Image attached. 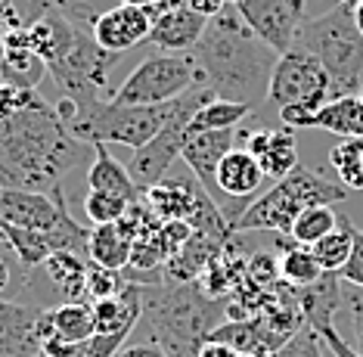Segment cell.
I'll return each instance as SVG.
<instances>
[{
  "instance_id": "1",
  "label": "cell",
  "mask_w": 363,
  "mask_h": 357,
  "mask_svg": "<svg viewBox=\"0 0 363 357\" xmlns=\"http://www.w3.org/2000/svg\"><path fill=\"white\" fill-rule=\"evenodd\" d=\"M84 146L35 90L0 87V187L56 193Z\"/></svg>"
},
{
  "instance_id": "2",
  "label": "cell",
  "mask_w": 363,
  "mask_h": 357,
  "mask_svg": "<svg viewBox=\"0 0 363 357\" xmlns=\"http://www.w3.org/2000/svg\"><path fill=\"white\" fill-rule=\"evenodd\" d=\"M193 60L199 84L211 87L214 97L255 109L261 99H267L279 53L249 28L236 4H227L205 25L202 40L193 47Z\"/></svg>"
},
{
  "instance_id": "3",
  "label": "cell",
  "mask_w": 363,
  "mask_h": 357,
  "mask_svg": "<svg viewBox=\"0 0 363 357\" xmlns=\"http://www.w3.org/2000/svg\"><path fill=\"white\" fill-rule=\"evenodd\" d=\"M143 320L150 326V342L168 357H199L220 320H227V298L205 295L199 283H159L143 286Z\"/></svg>"
},
{
  "instance_id": "4",
  "label": "cell",
  "mask_w": 363,
  "mask_h": 357,
  "mask_svg": "<svg viewBox=\"0 0 363 357\" xmlns=\"http://www.w3.org/2000/svg\"><path fill=\"white\" fill-rule=\"evenodd\" d=\"M348 196V190L342 184H333V180L320 177L317 171L308 168H295L289 171L286 177H279L270 190L255 199L249 209L242 212V218L233 224V234H252V230H277V234L289 236L295 218L304 209H313V205H335Z\"/></svg>"
},
{
  "instance_id": "5",
  "label": "cell",
  "mask_w": 363,
  "mask_h": 357,
  "mask_svg": "<svg viewBox=\"0 0 363 357\" xmlns=\"http://www.w3.org/2000/svg\"><path fill=\"white\" fill-rule=\"evenodd\" d=\"M298 47L313 53L333 78V97H351L363 87V35L354 22V10L335 6L317 19H308L298 31Z\"/></svg>"
},
{
  "instance_id": "6",
  "label": "cell",
  "mask_w": 363,
  "mask_h": 357,
  "mask_svg": "<svg viewBox=\"0 0 363 357\" xmlns=\"http://www.w3.org/2000/svg\"><path fill=\"white\" fill-rule=\"evenodd\" d=\"M267 99L279 109L286 128H304V119L333 99V78L317 56L295 44L277 60Z\"/></svg>"
},
{
  "instance_id": "7",
  "label": "cell",
  "mask_w": 363,
  "mask_h": 357,
  "mask_svg": "<svg viewBox=\"0 0 363 357\" xmlns=\"http://www.w3.org/2000/svg\"><path fill=\"white\" fill-rule=\"evenodd\" d=\"M193 84H199L193 53H152L128 75L112 99L121 106H164Z\"/></svg>"
},
{
  "instance_id": "8",
  "label": "cell",
  "mask_w": 363,
  "mask_h": 357,
  "mask_svg": "<svg viewBox=\"0 0 363 357\" xmlns=\"http://www.w3.org/2000/svg\"><path fill=\"white\" fill-rule=\"evenodd\" d=\"M118 53H109L96 44L94 38H81L65 60L53 62L50 72L56 78V84L62 87L65 103H72L75 109L81 106H90L100 99V90L106 87V78H109V69L118 62Z\"/></svg>"
},
{
  "instance_id": "9",
  "label": "cell",
  "mask_w": 363,
  "mask_h": 357,
  "mask_svg": "<svg viewBox=\"0 0 363 357\" xmlns=\"http://www.w3.org/2000/svg\"><path fill=\"white\" fill-rule=\"evenodd\" d=\"M308 0H239V16L249 22V28L258 35L270 50L279 56L295 47L304 19Z\"/></svg>"
},
{
  "instance_id": "10",
  "label": "cell",
  "mask_w": 363,
  "mask_h": 357,
  "mask_svg": "<svg viewBox=\"0 0 363 357\" xmlns=\"http://www.w3.org/2000/svg\"><path fill=\"white\" fill-rule=\"evenodd\" d=\"M69 214L62 193H35V190H0V230L19 227L35 234H53Z\"/></svg>"
},
{
  "instance_id": "11",
  "label": "cell",
  "mask_w": 363,
  "mask_h": 357,
  "mask_svg": "<svg viewBox=\"0 0 363 357\" xmlns=\"http://www.w3.org/2000/svg\"><path fill=\"white\" fill-rule=\"evenodd\" d=\"M152 31V13L143 6L121 4L115 10H106L100 19L94 22V40L109 53H125V50L150 40Z\"/></svg>"
},
{
  "instance_id": "12",
  "label": "cell",
  "mask_w": 363,
  "mask_h": 357,
  "mask_svg": "<svg viewBox=\"0 0 363 357\" xmlns=\"http://www.w3.org/2000/svg\"><path fill=\"white\" fill-rule=\"evenodd\" d=\"M40 317H44V308H28V304L0 298V354L44 357L40 351Z\"/></svg>"
},
{
  "instance_id": "13",
  "label": "cell",
  "mask_w": 363,
  "mask_h": 357,
  "mask_svg": "<svg viewBox=\"0 0 363 357\" xmlns=\"http://www.w3.org/2000/svg\"><path fill=\"white\" fill-rule=\"evenodd\" d=\"M236 137H239L236 128H230V131H199V134H189L184 153H180L184 165L193 171V177L205 187V193H208L214 202H218L214 174H218V165L224 162V155L233 149Z\"/></svg>"
},
{
  "instance_id": "14",
  "label": "cell",
  "mask_w": 363,
  "mask_h": 357,
  "mask_svg": "<svg viewBox=\"0 0 363 357\" xmlns=\"http://www.w3.org/2000/svg\"><path fill=\"white\" fill-rule=\"evenodd\" d=\"M245 140V149L258 159L261 171L267 177H286L289 171L298 168V143H295V128H264L252 134H239Z\"/></svg>"
},
{
  "instance_id": "15",
  "label": "cell",
  "mask_w": 363,
  "mask_h": 357,
  "mask_svg": "<svg viewBox=\"0 0 363 357\" xmlns=\"http://www.w3.org/2000/svg\"><path fill=\"white\" fill-rule=\"evenodd\" d=\"M205 25H208L205 16L193 13L189 6H177L152 19L150 44H155L162 53H193V47L205 35Z\"/></svg>"
},
{
  "instance_id": "16",
  "label": "cell",
  "mask_w": 363,
  "mask_h": 357,
  "mask_svg": "<svg viewBox=\"0 0 363 357\" xmlns=\"http://www.w3.org/2000/svg\"><path fill=\"white\" fill-rule=\"evenodd\" d=\"M90 304H94L96 336H130V329L143 317V286L128 283L118 295L100 298V302Z\"/></svg>"
},
{
  "instance_id": "17",
  "label": "cell",
  "mask_w": 363,
  "mask_h": 357,
  "mask_svg": "<svg viewBox=\"0 0 363 357\" xmlns=\"http://www.w3.org/2000/svg\"><path fill=\"white\" fill-rule=\"evenodd\" d=\"M304 128H320L345 140H363V99L357 94L333 97L326 106L304 119Z\"/></svg>"
},
{
  "instance_id": "18",
  "label": "cell",
  "mask_w": 363,
  "mask_h": 357,
  "mask_svg": "<svg viewBox=\"0 0 363 357\" xmlns=\"http://www.w3.org/2000/svg\"><path fill=\"white\" fill-rule=\"evenodd\" d=\"M345 280L342 273H323L317 283L298 289L301 295V308H304V320L311 329L329 326L335 323L338 308H345Z\"/></svg>"
},
{
  "instance_id": "19",
  "label": "cell",
  "mask_w": 363,
  "mask_h": 357,
  "mask_svg": "<svg viewBox=\"0 0 363 357\" xmlns=\"http://www.w3.org/2000/svg\"><path fill=\"white\" fill-rule=\"evenodd\" d=\"M87 187L121 196V199H128V202L143 199L140 187L134 184V177H130L128 165H121L115 159L109 149H106V143H94V162H90V171H87Z\"/></svg>"
},
{
  "instance_id": "20",
  "label": "cell",
  "mask_w": 363,
  "mask_h": 357,
  "mask_svg": "<svg viewBox=\"0 0 363 357\" xmlns=\"http://www.w3.org/2000/svg\"><path fill=\"white\" fill-rule=\"evenodd\" d=\"M4 44H6V53H4V62H0V72H4L6 84L19 90H35V84L47 72V62L31 50L28 31L26 35H10V40H4Z\"/></svg>"
},
{
  "instance_id": "21",
  "label": "cell",
  "mask_w": 363,
  "mask_h": 357,
  "mask_svg": "<svg viewBox=\"0 0 363 357\" xmlns=\"http://www.w3.org/2000/svg\"><path fill=\"white\" fill-rule=\"evenodd\" d=\"M28 40H31V50H35L40 60L47 65H53L75 50L78 31L72 28V22L62 19V16H44V19L28 28Z\"/></svg>"
},
{
  "instance_id": "22",
  "label": "cell",
  "mask_w": 363,
  "mask_h": 357,
  "mask_svg": "<svg viewBox=\"0 0 363 357\" xmlns=\"http://www.w3.org/2000/svg\"><path fill=\"white\" fill-rule=\"evenodd\" d=\"M134 252V239H130L121 224H103L94 227L87 236V258L90 264H100L106 270H125L130 264Z\"/></svg>"
},
{
  "instance_id": "23",
  "label": "cell",
  "mask_w": 363,
  "mask_h": 357,
  "mask_svg": "<svg viewBox=\"0 0 363 357\" xmlns=\"http://www.w3.org/2000/svg\"><path fill=\"white\" fill-rule=\"evenodd\" d=\"M277 248H279V280H283L286 286L304 289V286L317 283L326 273L320 268L311 246H301V243H295V239H279Z\"/></svg>"
},
{
  "instance_id": "24",
  "label": "cell",
  "mask_w": 363,
  "mask_h": 357,
  "mask_svg": "<svg viewBox=\"0 0 363 357\" xmlns=\"http://www.w3.org/2000/svg\"><path fill=\"white\" fill-rule=\"evenodd\" d=\"M47 317H50L53 336H60L69 345H84L87 339L96 336L94 304H87V302H62L47 311Z\"/></svg>"
},
{
  "instance_id": "25",
  "label": "cell",
  "mask_w": 363,
  "mask_h": 357,
  "mask_svg": "<svg viewBox=\"0 0 363 357\" xmlns=\"http://www.w3.org/2000/svg\"><path fill=\"white\" fill-rule=\"evenodd\" d=\"M44 268L65 302H84L87 298V264H81L78 252H56L44 261Z\"/></svg>"
},
{
  "instance_id": "26",
  "label": "cell",
  "mask_w": 363,
  "mask_h": 357,
  "mask_svg": "<svg viewBox=\"0 0 363 357\" xmlns=\"http://www.w3.org/2000/svg\"><path fill=\"white\" fill-rule=\"evenodd\" d=\"M354 234H357V227L351 224L348 214H338V227L326 239H320L317 246H311L320 268L326 273H342V268L348 264L351 252H354Z\"/></svg>"
},
{
  "instance_id": "27",
  "label": "cell",
  "mask_w": 363,
  "mask_h": 357,
  "mask_svg": "<svg viewBox=\"0 0 363 357\" xmlns=\"http://www.w3.org/2000/svg\"><path fill=\"white\" fill-rule=\"evenodd\" d=\"M252 106L245 103H230V99H218L214 97L211 103H205L199 112L193 115L189 121V134H199V131H230L239 128V121L249 119Z\"/></svg>"
},
{
  "instance_id": "28",
  "label": "cell",
  "mask_w": 363,
  "mask_h": 357,
  "mask_svg": "<svg viewBox=\"0 0 363 357\" xmlns=\"http://www.w3.org/2000/svg\"><path fill=\"white\" fill-rule=\"evenodd\" d=\"M335 227H338V214L333 212V205H313V209H304L295 218L292 230H289V239H295L301 246H317Z\"/></svg>"
},
{
  "instance_id": "29",
  "label": "cell",
  "mask_w": 363,
  "mask_h": 357,
  "mask_svg": "<svg viewBox=\"0 0 363 357\" xmlns=\"http://www.w3.org/2000/svg\"><path fill=\"white\" fill-rule=\"evenodd\" d=\"M329 165L338 171V180L348 190H363V140H342L329 153Z\"/></svg>"
},
{
  "instance_id": "30",
  "label": "cell",
  "mask_w": 363,
  "mask_h": 357,
  "mask_svg": "<svg viewBox=\"0 0 363 357\" xmlns=\"http://www.w3.org/2000/svg\"><path fill=\"white\" fill-rule=\"evenodd\" d=\"M130 202L121 196H112V193H103V190H90L84 196V214L94 227H103V224H118L121 218L128 214Z\"/></svg>"
},
{
  "instance_id": "31",
  "label": "cell",
  "mask_w": 363,
  "mask_h": 357,
  "mask_svg": "<svg viewBox=\"0 0 363 357\" xmlns=\"http://www.w3.org/2000/svg\"><path fill=\"white\" fill-rule=\"evenodd\" d=\"M125 286H128V280L121 277V270H106L100 264H90L87 268V298L90 302L118 295Z\"/></svg>"
},
{
  "instance_id": "32",
  "label": "cell",
  "mask_w": 363,
  "mask_h": 357,
  "mask_svg": "<svg viewBox=\"0 0 363 357\" xmlns=\"http://www.w3.org/2000/svg\"><path fill=\"white\" fill-rule=\"evenodd\" d=\"M245 280L270 292V289H274L277 283H283V280H279V258L258 252L255 258H249V270H245Z\"/></svg>"
},
{
  "instance_id": "33",
  "label": "cell",
  "mask_w": 363,
  "mask_h": 357,
  "mask_svg": "<svg viewBox=\"0 0 363 357\" xmlns=\"http://www.w3.org/2000/svg\"><path fill=\"white\" fill-rule=\"evenodd\" d=\"M274 357H323V339H320L317 329L304 326L301 333L289 339Z\"/></svg>"
},
{
  "instance_id": "34",
  "label": "cell",
  "mask_w": 363,
  "mask_h": 357,
  "mask_svg": "<svg viewBox=\"0 0 363 357\" xmlns=\"http://www.w3.org/2000/svg\"><path fill=\"white\" fill-rule=\"evenodd\" d=\"M345 311L351 317V326H354V348L363 354V286H351L345 283Z\"/></svg>"
},
{
  "instance_id": "35",
  "label": "cell",
  "mask_w": 363,
  "mask_h": 357,
  "mask_svg": "<svg viewBox=\"0 0 363 357\" xmlns=\"http://www.w3.org/2000/svg\"><path fill=\"white\" fill-rule=\"evenodd\" d=\"M28 280V270L19 264V258L10 252V255H0V298L13 295L16 286H22Z\"/></svg>"
},
{
  "instance_id": "36",
  "label": "cell",
  "mask_w": 363,
  "mask_h": 357,
  "mask_svg": "<svg viewBox=\"0 0 363 357\" xmlns=\"http://www.w3.org/2000/svg\"><path fill=\"white\" fill-rule=\"evenodd\" d=\"M342 280L351 286H363V230L357 227V234H354V252L348 264L342 268Z\"/></svg>"
},
{
  "instance_id": "37",
  "label": "cell",
  "mask_w": 363,
  "mask_h": 357,
  "mask_svg": "<svg viewBox=\"0 0 363 357\" xmlns=\"http://www.w3.org/2000/svg\"><path fill=\"white\" fill-rule=\"evenodd\" d=\"M317 333H320V339H323V345H326V348H329V351H333L335 357H363V354L357 351V348L348 345L342 336H338L335 323H329V326H320Z\"/></svg>"
},
{
  "instance_id": "38",
  "label": "cell",
  "mask_w": 363,
  "mask_h": 357,
  "mask_svg": "<svg viewBox=\"0 0 363 357\" xmlns=\"http://www.w3.org/2000/svg\"><path fill=\"white\" fill-rule=\"evenodd\" d=\"M115 357H168L162 351L155 342H137V345H128V348H121Z\"/></svg>"
},
{
  "instance_id": "39",
  "label": "cell",
  "mask_w": 363,
  "mask_h": 357,
  "mask_svg": "<svg viewBox=\"0 0 363 357\" xmlns=\"http://www.w3.org/2000/svg\"><path fill=\"white\" fill-rule=\"evenodd\" d=\"M184 4L189 6L193 13H199V16H205V19H214L224 6L230 4V0H184Z\"/></svg>"
},
{
  "instance_id": "40",
  "label": "cell",
  "mask_w": 363,
  "mask_h": 357,
  "mask_svg": "<svg viewBox=\"0 0 363 357\" xmlns=\"http://www.w3.org/2000/svg\"><path fill=\"white\" fill-rule=\"evenodd\" d=\"M199 357H239V351L227 342H218V339H205V345L199 348Z\"/></svg>"
},
{
  "instance_id": "41",
  "label": "cell",
  "mask_w": 363,
  "mask_h": 357,
  "mask_svg": "<svg viewBox=\"0 0 363 357\" xmlns=\"http://www.w3.org/2000/svg\"><path fill=\"white\" fill-rule=\"evenodd\" d=\"M121 4H130V6H143V10H155L159 0H121Z\"/></svg>"
},
{
  "instance_id": "42",
  "label": "cell",
  "mask_w": 363,
  "mask_h": 357,
  "mask_svg": "<svg viewBox=\"0 0 363 357\" xmlns=\"http://www.w3.org/2000/svg\"><path fill=\"white\" fill-rule=\"evenodd\" d=\"M354 22H357V28H360V35H363V0L354 6Z\"/></svg>"
},
{
  "instance_id": "43",
  "label": "cell",
  "mask_w": 363,
  "mask_h": 357,
  "mask_svg": "<svg viewBox=\"0 0 363 357\" xmlns=\"http://www.w3.org/2000/svg\"><path fill=\"white\" fill-rule=\"evenodd\" d=\"M357 4H360V0H338V6H345V10H354Z\"/></svg>"
},
{
  "instance_id": "44",
  "label": "cell",
  "mask_w": 363,
  "mask_h": 357,
  "mask_svg": "<svg viewBox=\"0 0 363 357\" xmlns=\"http://www.w3.org/2000/svg\"><path fill=\"white\" fill-rule=\"evenodd\" d=\"M0 190H4V187H0ZM0 243H6V239H4V230H0Z\"/></svg>"
},
{
  "instance_id": "45",
  "label": "cell",
  "mask_w": 363,
  "mask_h": 357,
  "mask_svg": "<svg viewBox=\"0 0 363 357\" xmlns=\"http://www.w3.org/2000/svg\"><path fill=\"white\" fill-rule=\"evenodd\" d=\"M357 97H360V99H363V87H360V94H357Z\"/></svg>"
},
{
  "instance_id": "46",
  "label": "cell",
  "mask_w": 363,
  "mask_h": 357,
  "mask_svg": "<svg viewBox=\"0 0 363 357\" xmlns=\"http://www.w3.org/2000/svg\"><path fill=\"white\" fill-rule=\"evenodd\" d=\"M230 4H239V0H230Z\"/></svg>"
},
{
  "instance_id": "47",
  "label": "cell",
  "mask_w": 363,
  "mask_h": 357,
  "mask_svg": "<svg viewBox=\"0 0 363 357\" xmlns=\"http://www.w3.org/2000/svg\"><path fill=\"white\" fill-rule=\"evenodd\" d=\"M0 357H4V354H0Z\"/></svg>"
}]
</instances>
